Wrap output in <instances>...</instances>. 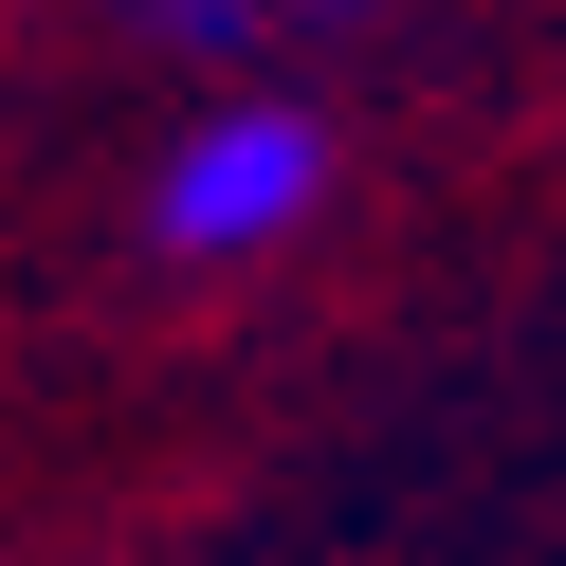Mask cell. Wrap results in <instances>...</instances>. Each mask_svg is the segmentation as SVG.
<instances>
[{
  "instance_id": "1",
  "label": "cell",
  "mask_w": 566,
  "mask_h": 566,
  "mask_svg": "<svg viewBox=\"0 0 566 566\" xmlns=\"http://www.w3.org/2000/svg\"><path fill=\"white\" fill-rule=\"evenodd\" d=\"M311 201H329V128H311L293 92H220V111H184V147L147 165V238H165L184 274L274 256Z\"/></svg>"
},
{
  "instance_id": "2",
  "label": "cell",
  "mask_w": 566,
  "mask_h": 566,
  "mask_svg": "<svg viewBox=\"0 0 566 566\" xmlns=\"http://www.w3.org/2000/svg\"><path fill=\"white\" fill-rule=\"evenodd\" d=\"M165 38H184V55H238V38H256V0H165Z\"/></svg>"
}]
</instances>
